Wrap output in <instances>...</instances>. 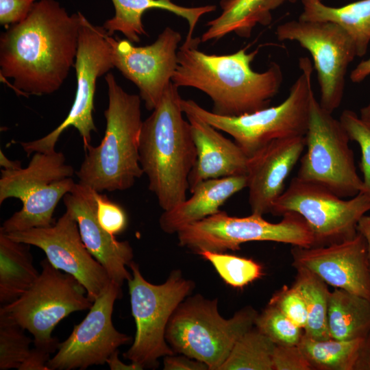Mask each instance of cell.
<instances>
[{
	"instance_id": "35",
	"label": "cell",
	"mask_w": 370,
	"mask_h": 370,
	"mask_svg": "<svg viewBox=\"0 0 370 370\" xmlns=\"http://www.w3.org/2000/svg\"><path fill=\"white\" fill-rule=\"evenodd\" d=\"M269 304L278 308L297 325L304 329L308 319L306 306L301 293L293 285L283 286L273 294Z\"/></svg>"
},
{
	"instance_id": "18",
	"label": "cell",
	"mask_w": 370,
	"mask_h": 370,
	"mask_svg": "<svg viewBox=\"0 0 370 370\" xmlns=\"http://www.w3.org/2000/svg\"><path fill=\"white\" fill-rule=\"evenodd\" d=\"M293 247L295 269H307L328 285L370 300V260L362 234L325 245Z\"/></svg>"
},
{
	"instance_id": "9",
	"label": "cell",
	"mask_w": 370,
	"mask_h": 370,
	"mask_svg": "<svg viewBox=\"0 0 370 370\" xmlns=\"http://www.w3.org/2000/svg\"><path fill=\"white\" fill-rule=\"evenodd\" d=\"M129 267L132 276L127 282L136 334L123 356L141 370L154 369L158 367L160 358L175 354L165 338L166 327L195 285L178 269L173 270L163 284H153L144 278L136 263L132 261Z\"/></svg>"
},
{
	"instance_id": "10",
	"label": "cell",
	"mask_w": 370,
	"mask_h": 370,
	"mask_svg": "<svg viewBox=\"0 0 370 370\" xmlns=\"http://www.w3.org/2000/svg\"><path fill=\"white\" fill-rule=\"evenodd\" d=\"M177 234L179 245L196 254L236 251L241 244L251 241H273L301 247L316 244L306 221L294 212L284 214L278 223H271L257 214L236 217L220 210L182 227Z\"/></svg>"
},
{
	"instance_id": "20",
	"label": "cell",
	"mask_w": 370,
	"mask_h": 370,
	"mask_svg": "<svg viewBox=\"0 0 370 370\" xmlns=\"http://www.w3.org/2000/svg\"><path fill=\"white\" fill-rule=\"evenodd\" d=\"M305 147V136L277 139L249 158L247 188L251 213H271Z\"/></svg>"
},
{
	"instance_id": "13",
	"label": "cell",
	"mask_w": 370,
	"mask_h": 370,
	"mask_svg": "<svg viewBox=\"0 0 370 370\" xmlns=\"http://www.w3.org/2000/svg\"><path fill=\"white\" fill-rule=\"evenodd\" d=\"M369 210L370 188L344 199L322 186L295 177L274 202L271 213L299 214L312 231L315 245H325L354 237L359 220Z\"/></svg>"
},
{
	"instance_id": "17",
	"label": "cell",
	"mask_w": 370,
	"mask_h": 370,
	"mask_svg": "<svg viewBox=\"0 0 370 370\" xmlns=\"http://www.w3.org/2000/svg\"><path fill=\"white\" fill-rule=\"evenodd\" d=\"M106 38L112 48L114 68L138 87L145 108L154 110L177 69L180 33L166 27L154 42L141 47L108 34Z\"/></svg>"
},
{
	"instance_id": "41",
	"label": "cell",
	"mask_w": 370,
	"mask_h": 370,
	"mask_svg": "<svg viewBox=\"0 0 370 370\" xmlns=\"http://www.w3.org/2000/svg\"><path fill=\"white\" fill-rule=\"evenodd\" d=\"M370 75V57L360 62L350 74V79L354 83L362 82Z\"/></svg>"
},
{
	"instance_id": "22",
	"label": "cell",
	"mask_w": 370,
	"mask_h": 370,
	"mask_svg": "<svg viewBox=\"0 0 370 370\" xmlns=\"http://www.w3.org/2000/svg\"><path fill=\"white\" fill-rule=\"evenodd\" d=\"M247 186V175L204 180L190 191L192 196L188 199L164 210L159 219L160 227L165 233H177L188 225L219 212L230 197Z\"/></svg>"
},
{
	"instance_id": "40",
	"label": "cell",
	"mask_w": 370,
	"mask_h": 370,
	"mask_svg": "<svg viewBox=\"0 0 370 370\" xmlns=\"http://www.w3.org/2000/svg\"><path fill=\"white\" fill-rule=\"evenodd\" d=\"M354 370H370V332L363 339Z\"/></svg>"
},
{
	"instance_id": "32",
	"label": "cell",
	"mask_w": 370,
	"mask_h": 370,
	"mask_svg": "<svg viewBox=\"0 0 370 370\" xmlns=\"http://www.w3.org/2000/svg\"><path fill=\"white\" fill-rule=\"evenodd\" d=\"M24 329L0 317V369H17L29 357L34 343L24 333Z\"/></svg>"
},
{
	"instance_id": "11",
	"label": "cell",
	"mask_w": 370,
	"mask_h": 370,
	"mask_svg": "<svg viewBox=\"0 0 370 370\" xmlns=\"http://www.w3.org/2000/svg\"><path fill=\"white\" fill-rule=\"evenodd\" d=\"M305 138L306 152L300 159L297 178L322 186L341 198L370 188L357 173L350 139L341 121L324 110L314 95Z\"/></svg>"
},
{
	"instance_id": "16",
	"label": "cell",
	"mask_w": 370,
	"mask_h": 370,
	"mask_svg": "<svg viewBox=\"0 0 370 370\" xmlns=\"http://www.w3.org/2000/svg\"><path fill=\"white\" fill-rule=\"evenodd\" d=\"M5 234L41 249L55 268L72 275L84 286L92 302L111 282L105 268L85 247L77 221L67 212L49 227Z\"/></svg>"
},
{
	"instance_id": "1",
	"label": "cell",
	"mask_w": 370,
	"mask_h": 370,
	"mask_svg": "<svg viewBox=\"0 0 370 370\" xmlns=\"http://www.w3.org/2000/svg\"><path fill=\"white\" fill-rule=\"evenodd\" d=\"M81 12L69 14L56 0L37 1L0 36V74L18 95L59 90L74 67Z\"/></svg>"
},
{
	"instance_id": "24",
	"label": "cell",
	"mask_w": 370,
	"mask_h": 370,
	"mask_svg": "<svg viewBox=\"0 0 370 370\" xmlns=\"http://www.w3.org/2000/svg\"><path fill=\"white\" fill-rule=\"evenodd\" d=\"M286 0H221V14L207 23L208 29L200 38L203 42L222 38L232 32L249 38L258 24L268 25L271 12Z\"/></svg>"
},
{
	"instance_id": "15",
	"label": "cell",
	"mask_w": 370,
	"mask_h": 370,
	"mask_svg": "<svg viewBox=\"0 0 370 370\" xmlns=\"http://www.w3.org/2000/svg\"><path fill=\"white\" fill-rule=\"evenodd\" d=\"M121 297V286L111 281L82 321L59 343L57 353L47 363L49 370L86 369L103 365L114 351L131 341L114 327L112 321L114 302Z\"/></svg>"
},
{
	"instance_id": "43",
	"label": "cell",
	"mask_w": 370,
	"mask_h": 370,
	"mask_svg": "<svg viewBox=\"0 0 370 370\" xmlns=\"http://www.w3.org/2000/svg\"><path fill=\"white\" fill-rule=\"evenodd\" d=\"M357 232L365 238L368 249V255L370 260V216L363 215L357 225Z\"/></svg>"
},
{
	"instance_id": "7",
	"label": "cell",
	"mask_w": 370,
	"mask_h": 370,
	"mask_svg": "<svg viewBox=\"0 0 370 370\" xmlns=\"http://www.w3.org/2000/svg\"><path fill=\"white\" fill-rule=\"evenodd\" d=\"M74 169L66 163L63 153L36 152L27 166L1 169L0 204L7 199L21 201L22 208L6 219L0 232L8 234L53 225L54 210L73 188Z\"/></svg>"
},
{
	"instance_id": "31",
	"label": "cell",
	"mask_w": 370,
	"mask_h": 370,
	"mask_svg": "<svg viewBox=\"0 0 370 370\" xmlns=\"http://www.w3.org/2000/svg\"><path fill=\"white\" fill-rule=\"evenodd\" d=\"M197 254L210 262L221 279L234 288H243L264 274L262 265L251 258L210 251Z\"/></svg>"
},
{
	"instance_id": "12",
	"label": "cell",
	"mask_w": 370,
	"mask_h": 370,
	"mask_svg": "<svg viewBox=\"0 0 370 370\" xmlns=\"http://www.w3.org/2000/svg\"><path fill=\"white\" fill-rule=\"evenodd\" d=\"M103 27L92 24L82 13L78 47L75 62L77 88L73 103L65 119L46 136L32 141L20 142L27 156L36 152L50 153L60 135L68 127H75L86 149L91 142L92 132L97 129L92 116L97 78L114 68L112 48Z\"/></svg>"
},
{
	"instance_id": "8",
	"label": "cell",
	"mask_w": 370,
	"mask_h": 370,
	"mask_svg": "<svg viewBox=\"0 0 370 370\" xmlns=\"http://www.w3.org/2000/svg\"><path fill=\"white\" fill-rule=\"evenodd\" d=\"M34 284L19 298L0 308L4 317L34 337V348L51 355L59 342L52 332L61 320L77 311L89 310L93 302L72 275L55 268L47 258Z\"/></svg>"
},
{
	"instance_id": "39",
	"label": "cell",
	"mask_w": 370,
	"mask_h": 370,
	"mask_svg": "<svg viewBox=\"0 0 370 370\" xmlns=\"http://www.w3.org/2000/svg\"><path fill=\"white\" fill-rule=\"evenodd\" d=\"M164 370H209L204 362L184 354L166 356L163 360Z\"/></svg>"
},
{
	"instance_id": "38",
	"label": "cell",
	"mask_w": 370,
	"mask_h": 370,
	"mask_svg": "<svg viewBox=\"0 0 370 370\" xmlns=\"http://www.w3.org/2000/svg\"><path fill=\"white\" fill-rule=\"evenodd\" d=\"M36 0H0V23L11 25L24 19Z\"/></svg>"
},
{
	"instance_id": "42",
	"label": "cell",
	"mask_w": 370,
	"mask_h": 370,
	"mask_svg": "<svg viewBox=\"0 0 370 370\" xmlns=\"http://www.w3.org/2000/svg\"><path fill=\"white\" fill-rule=\"evenodd\" d=\"M106 363L111 370H141L137 365L132 362L129 365L123 363L119 358L118 349L108 357Z\"/></svg>"
},
{
	"instance_id": "25",
	"label": "cell",
	"mask_w": 370,
	"mask_h": 370,
	"mask_svg": "<svg viewBox=\"0 0 370 370\" xmlns=\"http://www.w3.org/2000/svg\"><path fill=\"white\" fill-rule=\"evenodd\" d=\"M299 20L329 21L341 26L353 40L356 56H363L370 42V0H360L341 7H330L319 0H301Z\"/></svg>"
},
{
	"instance_id": "2",
	"label": "cell",
	"mask_w": 370,
	"mask_h": 370,
	"mask_svg": "<svg viewBox=\"0 0 370 370\" xmlns=\"http://www.w3.org/2000/svg\"><path fill=\"white\" fill-rule=\"evenodd\" d=\"M200 38L185 40L177 50V66L171 82L177 87H193L210 97L214 114L236 116L269 106L278 93L283 75L271 62L267 70L254 71L251 64L258 49L247 47L227 55L208 54L198 49Z\"/></svg>"
},
{
	"instance_id": "4",
	"label": "cell",
	"mask_w": 370,
	"mask_h": 370,
	"mask_svg": "<svg viewBox=\"0 0 370 370\" xmlns=\"http://www.w3.org/2000/svg\"><path fill=\"white\" fill-rule=\"evenodd\" d=\"M105 79L108 95L105 134L99 145L85 149L76 171L79 183L99 193L127 190L144 173L139 156L141 99L125 92L112 73Z\"/></svg>"
},
{
	"instance_id": "21",
	"label": "cell",
	"mask_w": 370,
	"mask_h": 370,
	"mask_svg": "<svg viewBox=\"0 0 370 370\" xmlns=\"http://www.w3.org/2000/svg\"><path fill=\"white\" fill-rule=\"evenodd\" d=\"M185 114L197 149L188 177L190 191L206 180L247 175L249 158L235 142L196 115Z\"/></svg>"
},
{
	"instance_id": "26",
	"label": "cell",
	"mask_w": 370,
	"mask_h": 370,
	"mask_svg": "<svg viewBox=\"0 0 370 370\" xmlns=\"http://www.w3.org/2000/svg\"><path fill=\"white\" fill-rule=\"evenodd\" d=\"M30 246L0 232V302L3 305L19 298L40 275Z\"/></svg>"
},
{
	"instance_id": "37",
	"label": "cell",
	"mask_w": 370,
	"mask_h": 370,
	"mask_svg": "<svg viewBox=\"0 0 370 370\" xmlns=\"http://www.w3.org/2000/svg\"><path fill=\"white\" fill-rule=\"evenodd\" d=\"M272 361L273 370H313L298 345H276Z\"/></svg>"
},
{
	"instance_id": "44",
	"label": "cell",
	"mask_w": 370,
	"mask_h": 370,
	"mask_svg": "<svg viewBox=\"0 0 370 370\" xmlns=\"http://www.w3.org/2000/svg\"><path fill=\"white\" fill-rule=\"evenodd\" d=\"M0 165L3 169L5 170H16L22 168L20 161L10 160L1 150L0 151Z\"/></svg>"
},
{
	"instance_id": "3",
	"label": "cell",
	"mask_w": 370,
	"mask_h": 370,
	"mask_svg": "<svg viewBox=\"0 0 370 370\" xmlns=\"http://www.w3.org/2000/svg\"><path fill=\"white\" fill-rule=\"evenodd\" d=\"M178 88L169 84L158 106L143 121L140 135V164L148 177L149 190L163 211L186 199L188 177L197 160Z\"/></svg>"
},
{
	"instance_id": "33",
	"label": "cell",
	"mask_w": 370,
	"mask_h": 370,
	"mask_svg": "<svg viewBox=\"0 0 370 370\" xmlns=\"http://www.w3.org/2000/svg\"><path fill=\"white\" fill-rule=\"evenodd\" d=\"M254 326L277 345H297L304 332L303 328L269 304L258 314Z\"/></svg>"
},
{
	"instance_id": "46",
	"label": "cell",
	"mask_w": 370,
	"mask_h": 370,
	"mask_svg": "<svg viewBox=\"0 0 370 370\" xmlns=\"http://www.w3.org/2000/svg\"><path fill=\"white\" fill-rule=\"evenodd\" d=\"M288 1H290L291 3H296L298 0H288ZM319 1H323V0H319Z\"/></svg>"
},
{
	"instance_id": "36",
	"label": "cell",
	"mask_w": 370,
	"mask_h": 370,
	"mask_svg": "<svg viewBox=\"0 0 370 370\" xmlns=\"http://www.w3.org/2000/svg\"><path fill=\"white\" fill-rule=\"evenodd\" d=\"M97 218L100 225L108 233L116 235L123 232L127 225L124 209L106 195L96 194Z\"/></svg>"
},
{
	"instance_id": "45",
	"label": "cell",
	"mask_w": 370,
	"mask_h": 370,
	"mask_svg": "<svg viewBox=\"0 0 370 370\" xmlns=\"http://www.w3.org/2000/svg\"><path fill=\"white\" fill-rule=\"evenodd\" d=\"M360 116L363 119L370 120V102L367 106L360 109Z\"/></svg>"
},
{
	"instance_id": "30",
	"label": "cell",
	"mask_w": 370,
	"mask_h": 370,
	"mask_svg": "<svg viewBox=\"0 0 370 370\" xmlns=\"http://www.w3.org/2000/svg\"><path fill=\"white\" fill-rule=\"evenodd\" d=\"M275 346L254 326L237 341L219 370H273Z\"/></svg>"
},
{
	"instance_id": "23",
	"label": "cell",
	"mask_w": 370,
	"mask_h": 370,
	"mask_svg": "<svg viewBox=\"0 0 370 370\" xmlns=\"http://www.w3.org/2000/svg\"><path fill=\"white\" fill-rule=\"evenodd\" d=\"M114 16L106 21L103 28L108 36L116 32L122 33L132 43L139 42L140 36L147 35L142 22L143 14L152 9L164 10L185 19L188 24L186 40L192 39L193 33L199 18L216 10L215 5L188 8L179 5L171 0H112Z\"/></svg>"
},
{
	"instance_id": "14",
	"label": "cell",
	"mask_w": 370,
	"mask_h": 370,
	"mask_svg": "<svg viewBox=\"0 0 370 370\" xmlns=\"http://www.w3.org/2000/svg\"><path fill=\"white\" fill-rule=\"evenodd\" d=\"M275 34L279 40L296 41L310 52L320 86L319 103L332 114L342 101L348 66L357 56L350 36L334 23L299 19L278 25Z\"/></svg>"
},
{
	"instance_id": "5",
	"label": "cell",
	"mask_w": 370,
	"mask_h": 370,
	"mask_svg": "<svg viewBox=\"0 0 370 370\" xmlns=\"http://www.w3.org/2000/svg\"><path fill=\"white\" fill-rule=\"evenodd\" d=\"M301 71L280 104L236 116H222L208 111L195 101L181 100L184 114L199 117L218 130L230 134L249 158L271 141L305 136L308 126L312 88V65L307 57L299 59Z\"/></svg>"
},
{
	"instance_id": "28",
	"label": "cell",
	"mask_w": 370,
	"mask_h": 370,
	"mask_svg": "<svg viewBox=\"0 0 370 370\" xmlns=\"http://www.w3.org/2000/svg\"><path fill=\"white\" fill-rule=\"evenodd\" d=\"M293 284L301 293L306 306L308 319L304 334L317 340L330 338L327 321L330 291L328 284L307 269L297 268Z\"/></svg>"
},
{
	"instance_id": "27",
	"label": "cell",
	"mask_w": 370,
	"mask_h": 370,
	"mask_svg": "<svg viewBox=\"0 0 370 370\" xmlns=\"http://www.w3.org/2000/svg\"><path fill=\"white\" fill-rule=\"evenodd\" d=\"M327 321L331 338H365L370 332V300L335 288L330 293Z\"/></svg>"
},
{
	"instance_id": "29",
	"label": "cell",
	"mask_w": 370,
	"mask_h": 370,
	"mask_svg": "<svg viewBox=\"0 0 370 370\" xmlns=\"http://www.w3.org/2000/svg\"><path fill=\"white\" fill-rule=\"evenodd\" d=\"M363 339L317 340L304 334L298 346L312 369L354 370Z\"/></svg>"
},
{
	"instance_id": "6",
	"label": "cell",
	"mask_w": 370,
	"mask_h": 370,
	"mask_svg": "<svg viewBox=\"0 0 370 370\" xmlns=\"http://www.w3.org/2000/svg\"><path fill=\"white\" fill-rule=\"evenodd\" d=\"M258 314L248 306L225 319L219 312L218 299L189 295L170 318L165 338L175 354L203 362L209 370H219L237 341L254 326Z\"/></svg>"
},
{
	"instance_id": "19",
	"label": "cell",
	"mask_w": 370,
	"mask_h": 370,
	"mask_svg": "<svg viewBox=\"0 0 370 370\" xmlns=\"http://www.w3.org/2000/svg\"><path fill=\"white\" fill-rule=\"evenodd\" d=\"M97 191L79 182L63 197L66 212L77 221L82 240L93 257L108 272L113 282L121 286L132 276L127 267L134 253L127 241H118L106 232L97 218Z\"/></svg>"
},
{
	"instance_id": "34",
	"label": "cell",
	"mask_w": 370,
	"mask_h": 370,
	"mask_svg": "<svg viewBox=\"0 0 370 370\" xmlns=\"http://www.w3.org/2000/svg\"><path fill=\"white\" fill-rule=\"evenodd\" d=\"M339 121L350 140L358 143L361 149L360 171L365 184L370 188V120L358 116L354 111H343Z\"/></svg>"
}]
</instances>
